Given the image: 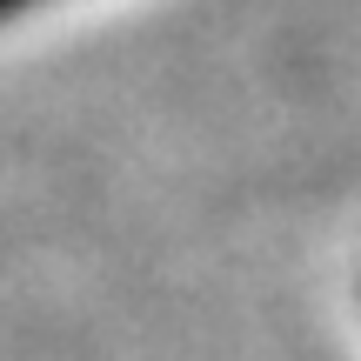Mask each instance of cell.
Here are the masks:
<instances>
[{
	"label": "cell",
	"instance_id": "1",
	"mask_svg": "<svg viewBox=\"0 0 361 361\" xmlns=\"http://www.w3.org/2000/svg\"><path fill=\"white\" fill-rule=\"evenodd\" d=\"M20 7H34V0H0V20H7V13H20Z\"/></svg>",
	"mask_w": 361,
	"mask_h": 361
}]
</instances>
